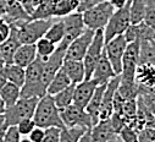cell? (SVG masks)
Instances as JSON below:
<instances>
[{
    "label": "cell",
    "mask_w": 155,
    "mask_h": 142,
    "mask_svg": "<svg viewBox=\"0 0 155 142\" xmlns=\"http://www.w3.org/2000/svg\"><path fill=\"white\" fill-rule=\"evenodd\" d=\"M4 74L8 80V82L15 83L18 87H22L25 83V77H26V70L25 67H21L14 63L11 64H5L4 66Z\"/></svg>",
    "instance_id": "d4e9b609"
},
{
    "label": "cell",
    "mask_w": 155,
    "mask_h": 142,
    "mask_svg": "<svg viewBox=\"0 0 155 142\" xmlns=\"http://www.w3.org/2000/svg\"><path fill=\"white\" fill-rule=\"evenodd\" d=\"M25 83L21 87V97H37L41 98L47 94V85L43 76V60L35 58L26 69Z\"/></svg>",
    "instance_id": "6da1fadb"
},
{
    "label": "cell",
    "mask_w": 155,
    "mask_h": 142,
    "mask_svg": "<svg viewBox=\"0 0 155 142\" xmlns=\"http://www.w3.org/2000/svg\"><path fill=\"white\" fill-rule=\"evenodd\" d=\"M9 125L6 123V119H5V115L2 114L0 115V142H3V138L6 134V130H8Z\"/></svg>",
    "instance_id": "60d3db41"
},
{
    "label": "cell",
    "mask_w": 155,
    "mask_h": 142,
    "mask_svg": "<svg viewBox=\"0 0 155 142\" xmlns=\"http://www.w3.org/2000/svg\"><path fill=\"white\" fill-rule=\"evenodd\" d=\"M89 130L81 126H72V127H62L60 130V142H78L83 134Z\"/></svg>",
    "instance_id": "4dcf8cb0"
},
{
    "label": "cell",
    "mask_w": 155,
    "mask_h": 142,
    "mask_svg": "<svg viewBox=\"0 0 155 142\" xmlns=\"http://www.w3.org/2000/svg\"><path fill=\"white\" fill-rule=\"evenodd\" d=\"M107 2L112 5V8H114L115 10H117V9L124 8V6L127 4L128 0H107Z\"/></svg>",
    "instance_id": "b9f144b4"
},
{
    "label": "cell",
    "mask_w": 155,
    "mask_h": 142,
    "mask_svg": "<svg viewBox=\"0 0 155 142\" xmlns=\"http://www.w3.org/2000/svg\"><path fill=\"white\" fill-rule=\"evenodd\" d=\"M104 47H105L104 31L98 29L94 32L92 43H91L84 58L82 59V63L84 66V80H89L92 77L93 70H94L101 53L104 52Z\"/></svg>",
    "instance_id": "ba28073f"
},
{
    "label": "cell",
    "mask_w": 155,
    "mask_h": 142,
    "mask_svg": "<svg viewBox=\"0 0 155 142\" xmlns=\"http://www.w3.org/2000/svg\"><path fill=\"white\" fill-rule=\"evenodd\" d=\"M5 109H6V106H5V103L3 102L2 97H0V115L4 114L5 113Z\"/></svg>",
    "instance_id": "bcb514c9"
},
{
    "label": "cell",
    "mask_w": 155,
    "mask_h": 142,
    "mask_svg": "<svg viewBox=\"0 0 155 142\" xmlns=\"http://www.w3.org/2000/svg\"><path fill=\"white\" fill-rule=\"evenodd\" d=\"M115 9L107 0H101L97 5L92 6L91 9L82 12L83 22L86 25V28L92 31L104 29L107 25L111 15L114 14Z\"/></svg>",
    "instance_id": "5b68a950"
},
{
    "label": "cell",
    "mask_w": 155,
    "mask_h": 142,
    "mask_svg": "<svg viewBox=\"0 0 155 142\" xmlns=\"http://www.w3.org/2000/svg\"><path fill=\"white\" fill-rule=\"evenodd\" d=\"M78 142H94V141H93V138H92V136H91L89 130H87V131L83 134V136L80 138V141H78Z\"/></svg>",
    "instance_id": "7bdbcfd3"
},
{
    "label": "cell",
    "mask_w": 155,
    "mask_h": 142,
    "mask_svg": "<svg viewBox=\"0 0 155 142\" xmlns=\"http://www.w3.org/2000/svg\"><path fill=\"white\" fill-rule=\"evenodd\" d=\"M70 85H72V82L70 81L68 76L66 75L65 70L61 69L58 71V73L54 75V77L51 79V81L49 82L48 87H47V94H50V96H54L55 93L65 90L66 87H68Z\"/></svg>",
    "instance_id": "484cf974"
},
{
    "label": "cell",
    "mask_w": 155,
    "mask_h": 142,
    "mask_svg": "<svg viewBox=\"0 0 155 142\" xmlns=\"http://www.w3.org/2000/svg\"><path fill=\"white\" fill-rule=\"evenodd\" d=\"M10 32H11L10 23L4 17H0V44L8 39V37L10 36Z\"/></svg>",
    "instance_id": "74e56055"
},
{
    "label": "cell",
    "mask_w": 155,
    "mask_h": 142,
    "mask_svg": "<svg viewBox=\"0 0 155 142\" xmlns=\"http://www.w3.org/2000/svg\"><path fill=\"white\" fill-rule=\"evenodd\" d=\"M150 3H151L154 6H155V0H150Z\"/></svg>",
    "instance_id": "f907efd6"
},
{
    "label": "cell",
    "mask_w": 155,
    "mask_h": 142,
    "mask_svg": "<svg viewBox=\"0 0 155 142\" xmlns=\"http://www.w3.org/2000/svg\"><path fill=\"white\" fill-rule=\"evenodd\" d=\"M73 93H74V85H70L68 87H66L65 90L55 93L53 97L55 105L59 108V110L66 108V106L71 105L73 103Z\"/></svg>",
    "instance_id": "f1b7e54d"
},
{
    "label": "cell",
    "mask_w": 155,
    "mask_h": 142,
    "mask_svg": "<svg viewBox=\"0 0 155 142\" xmlns=\"http://www.w3.org/2000/svg\"><path fill=\"white\" fill-rule=\"evenodd\" d=\"M77 0H41L34 9L31 19H54L64 17L77 11Z\"/></svg>",
    "instance_id": "277c9868"
},
{
    "label": "cell",
    "mask_w": 155,
    "mask_h": 142,
    "mask_svg": "<svg viewBox=\"0 0 155 142\" xmlns=\"http://www.w3.org/2000/svg\"><path fill=\"white\" fill-rule=\"evenodd\" d=\"M138 142H155V126H147L138 132Z\"/></svg>",
    "instance_id": "836d02e7"
},
{
    "label": "cell",
    "mask_w": 155,
    "mask_h": 142,
    "mask_svg": "<svg viewBox=\"0 0 155 142\" xmlns=\"http://www.w3.org/2000/svg\"><path fill=\"white\" fill-rule=\"evenodd\" d=\"M33 121L35 126H39L43 129L48 127H65L61 117L60 110L55 105L54 99L50 94H45L38 99L35 110L33 114Z\"/></svg>",
    "instance_id": "7a4b0ae2"
},
{
    "label": "cell",
    "mask_w": 155,
    "mask_h": 142,
    "mask_svg": "<svg viewBox=\"0 0 155 142\" xmlns=\"http://www.w3.org/2000/svg\"><path fill=\"white\" fill-rule=\"evenodd\" d=\"M66 49L67 46L60 43L56 46L55 52L47 59L43 61V76H44V82L48 87L49 82L51 81V79L54 77V75L61 69L64 60H65V54H66Z\"/></svg>",
    "instance_id": "5bb4252c"
},
{
    "label": "cell",
    "mask_w": 155,
    "mask_h": 142,
    "mask_svg": "<svg viewBox=\"0 0 155 142\" xmlns=\"http://www.w3.org/2000/svg\"><path fill=\"white\" fill-rule=\"evenodd\" d=\"M35 52L37 56L41 58L43 61L47 60L56 49V44H54L51 41H49L47 37H42L41 39H38L35 43Z\"/></svg>",
    "instance_id": "1f68e13d"
},
{
    "label": "cell",
    "mask_w": 155,
    "mask_h": 142,
    "mask_svg": "<svg viewBox=\"0 0 155 142\" xmlns=\"http://www.w3.org/2000/svg\"><path fill=\"white\" fill-rule=\"evenodd\" d=\"M120 82V75H116L112 77L105 87L103 99H101V105H100V110H99V120L101 119H107L112 115L114 113V97L115 93L117 91Z\"/></svg>",
    "instance_id": "9a60e30c"
},
{
    "label": "cell",
    "mask_w": 155,
    "mask_h": 142,
    "mask_svg": "<svg viewBox=\"0 0 155 142\" xmlns=\"http://www.w3.org/2000/svg\"><path fill=\"white\" fill-rule=\"evenodd\" d=\"M20 142H33V141H31V140H29L28 137H21Z\"/></svg>",
    "instance_id": "c3c4849f"
},
{
    "label": "cell",
    "mask_w": 155,
    "mask_h": 142,
    "mask_svg": "<svg viewBox=\"0 0 155 142\" xmlns=\"http://www.w3.org/2000/svg\"><path fill=\"white\" fill-rule=\"evenodd\" d=\"M115 142H124V141H121V140H120V138L117 137V138H116V140H115Z\"/></svg>",
    "instance_id": "681fc988"
},
{
    "label": "cell",
    "mask_w": 155,
    "mask_h": 142,
    "mask_svg": "<svg viewBox=\"0 0 155 142\" xmlns=\"http://www.w3.org/2000/svg\"><path fill=\"white\" fill-rule=\"evenodd\" d=\"M4 19L9 23H14L27 21L31 19V16L27 14V11L18 0H6V14Z\"/></svg>",
    "instance_id": "ffe728a7"
},
{
    "label": "cell",
    "mask_w": 155,
    "mask_h": 142,
    "mask_svg": "<svg viewBox=\"0 0 155 142\" xmlns=\"http://www.w3.org/2000/svg\"><path fill=\"white\" fill-rule=\"evenodd\" d=\"M148 9V0H130L131 25H137L144 21Z\"/></svg>",
    "instance_id": "4316f807"
},
{
    "label": "cell",
    "mask_w": 155,
    "mask_h": 142,
    "mask_svg": "<svg viewBox=\"0 0 155 142\" xmlns=\"http://www.w3.org/2000/svg\"><path fill=\"white\" fill-rule=\"evenodd\" d=\"M4 66H5V61H4L3 56H2V54H0V71L4 69Z\"/></svg>",
    "instance_id": "7dc6e473"
},
{
    "label": "cell",
    "mask_w": 155,
    "mask_h": 142,
    "mask_svg": "<svg viewBox=\"0 0 155 142\" xmlns=\"http://www.w3.org/2000/svg\"><path fill=\"white\" fill-rule=\"evenodd\" d=\"M134 81L138 86L155 88V64L140 63L136 70Z\"/></svg>",
    "instance_id": "d6986e66"
},
{
    "label": "cell",
    "mask_w": 155,
    "mask_h": 142,
    "mask_svg": "<svg viewBox=\"0 0 155 142\" xmlns=\"http://www.w3.org/2000/svg\"><path fill=\"white\" fill-rule=\"evenodd\" d=\"M20 46H21V42L18 39V36H17L16 31L11 27V32H10V36L8 37V39L0 44V54H2L5 64L12 63L14 54Z\"/></svg>",
    "instance_id": "603a6c76"
},
{
    "label": "cell",
    "mask_w": 155,
    "mask_h": 142,
    "mask_svg": "<svg viewBox=\"0 0 155 142\" xmlns=\"http://www.w3.org/2000/svg\"><path fill=\"white\" fill-rule=\"evenodd\" d=\"M6 14V0H0V17H4Z\"/></svg>",
    "instance_id": "ee69618b"
},
{
    "label": "cell",
    "mask_w": 155,
    "mask_h": 142,
    "mask_svg": "<svg viewBox=\"0 0 155 142\" xmlns=\"http://www.w3.org/2000/svg\"><path fill=\"white\" fill-rule=\"evenodd\" d=\"M78 2V6H77V12H84L86 10L91 9L92 6L97 5L101 0H77Z\"/></svg>",
    "instance_id": "ab89813d"
},
{
    "label": "cell",
    "mask_w": 155,
    "mask_h": 142,
    "mask_svg": "<svg viewBox=\"0 0 155 142\" xmlns=\"http://www.w3.org/2000/svg\"><path fill=\"white\" fill-rule=\"evenodd\" d=\"M0 97H2L3 102L5 103L6 108L11 106L21 98V87L16 86L15 83L6 82L3 86V88L0 90Z\"/></svg>",
    "instance_id": "83f0119b"
},
{
    "label": "cell",
    "mask_w": 155,
    "mask_h": 142,
    "mask_svg": "<svg viewBox=\"0 0 155 142\" xmlns=\"http://www.w3.org/2000/svg\"><path fill=\"white\" fill-rule=\"evenodd\" d=\"M138 65H139V39L127 43V47L122 56V69L120 74V80L133 82Z\"/></svg>",
    "instance_id": "9c48e42d"
},
{
    "label": "cell",
    "mask_w": 155,
    "mask_h": 142,
    "mask_svg": "<svg viewBox=\"0 0 155 142\" xmlns=\"http://www.w3.org/2000/svg\"><path fill=\"white\" fill-rule=\"evenodd\" d=\"M98 83L93 80H83L82 82L74 85V93H73V104L77 106L86 109V106L88 105Z\"/></svg>",
    "instance_id": "e0dca14e"
},
{
    "label": "cell",
    "mask_w": 155,
    "mask_h": 142,
    "mask_svg": "<svg viewBox=\"0 0 155 142\" xmlns=\"http://www.w3.org/2000/svg\"><path fill=\"white\" fill-rule=\"evenodd\" d=\"M6 82H8V80H6V77H5L4 70H2V71H0V90L3 88V86H4Z\"/></svg>",
    "instance_id": "f6af8a7d"
},
{
    "label": "cell",
    "mask_w": 155,
    "mask_h": 142,
    "mask_svg": "<svg viewBox=\"0 0 155 142\" xmlns=\"http://www.w3.org/2000/svg\"><path fill=\"white\" fill-rule=\"evenodd\" d=\"M95 31L88 29L86 28V31L78 36L76 39H73L66 49V54H65V59H70V60H82L92 43L93 36H94Z\"/></svg>",
    "instance_id": "4fadbf2b"
},
{
    "label": "cell",
    "mask_w": 155,
    "mask_h": 142,
    "mask_svg": "<svg viewBox=\"0 0 155 142\" xmlns=\"http://www.w3.org/2000/svg\"><path fill=\"white\" fill-rule=\"evenodd\" d=\"M60 127L45 129V135L42 142H60Z\"/></svg>",
    "instance_id": "d590c367"
},
{
    "label": "cell",
    "mask_w": 155,
    "mask_h": 142,
    "mask_svg": "<svg viewBox=\"0 0 155 142\" xmlns=\"http://www.w3.org/2000/svg\"><path fill=\"white\" fill-rule=\"evenodd\" d=\"M34 126H35V124H34L32 118L31 119H25V120L20 121L16 125V127H17V130H18V132L22 137H27L31 134V131L34 129Z\"/></svg>",
    "instance_id": "e575fe53"
},
{
    "label": "cell",
    "mask_w": 155,
    "mask_h": 142,
    "mask_svg": "<svg viewBox=\"0 0 155 142\" xmlns=\"http://www.w3.org/2000/svg\"><path fill=\"white\" fill-rule=\"evenodd\" d=\"M91 136L94 142H115L117 132L114 129L110 118L101 119L89 129Z\"/></svg>",
    "instance_id": "2e32d148"
},
{
    "label": "cell",
    "mask_w": 155,
    "mask_h": 142,
    "mask_svg": "<svg viewBox=\"0 0 155 142\" xmlns=\"http://www.w3.org/2000/svg\"><path fill=\"white\" fill-rule=\"evenodd\" d=\"M117 137L124 142H138V132L128 124L120 130Z\"/></svg>",
    "instance_id": "d6a6232c"
},
{
    "label": "cell",
    "mask_w": 155,
    "mask_h": 142,
    "mask_svg": "<svg viewBox=\"0 0 155 142\" xmlns=\"http://www.w3.org/2000/svg\"><path fill=\"white\" fill-rule=\"evenodd\" d=\"M45 135V129L39 127V126H34V129L31 131V134L27 136L31 141L33 142H42Z\"/></svg>",
    "instance_id": "f35d334b"
},
{
    "label": "cell",
    "mask_w": 155,
    "mask_h": 142,
    "mask_svg": "<svg viewBox=\"0 0 155 142\" xmlns=\"http://www.w3.org/2000/svg\"><path fill=\"white\" fill-rule=\"evenodd\" d=\"M21 137L22 136L20 135L16 126H9L6 130V134L3 138V142H20Z\"/></svg>",
    "instance_id": "8d00e7d4"
},
{
    "label": "cell",
    "mask_w": 155,
    "mask_h": 142,
    "mask_svg": "<svg viewBox=\"0 0 155 142\" xmlns=\"http://www.w3.org/2000/svg\"><path fill=\"white\" fill-rule=\"evenodd\" d=\"M127 47V42L124 34L116 36L112 39L105 43L104 52L115 71L116 75L121 74V69H122V56L125 53V49Z\"/></svg>",
    "instance_id": "30bf717a"
},
{
    "label": "cell",
    "mask_w": 155,
    "mask_h": 142,
    "mask_svg": "<svg viewBox=\"0 0 155 142\" xmlns=\"http://www.w3.org/2000/svg\"><path fill=\"white\" fill-rule=\"evenodd\" d=\"M35 58H37V52L34 44H21L14 54L12 63L26 69Z\"/></svg>",
    "instance_id": "7402d4cb"
},
{
    "label": "cell",
    "mask_w": 155,
    "mask_h": 142,
    "mask_svg": "<svg viewBox=\"0 0 155 142\" xmlns=\"http://www.w3.org/2000/svg\"><path fill=\"white\" fill-rule=\"evenodd\" d=\"M105 87H106V83L98 85L95 91H94V93H93V96H92V98H91V100H89V103H88V105L86 106V110L89 114L93 125L99 121V110H100L101 99H103V94H104Z\"/></svg>",
    "instance_id": "cb8c5ba5"
},
{
    "label": "cell",
    "mask_w": 155,
    "mask_h": 142,
    "mask_svg": "<svg viewBox=\"0 0 155 142\" xmlns=\"http://www.w3.org/2000/svg\"><path fill=\"white\" fill-rule=\"evenodd\" d=\"M60 117L66 127L81 126V127L91 129L93 126L92 119L87 113V110L81 108V106H77L73 103L60 110Z\"/></svg>",
    "instance_id": "8fae6325"
},
{
    "label": "cell",
    "mask_w": 155,
    "mask_h": 142,
    "mask_svg": "<svg viewBox=\"0 0 155 142\" xmlns=\"http://www.w3.org/2000/svg\"><path fill=\"white\" fill-rule=\"evenodd\" d=\"M53 21V19H29L27 21L10 23V26L16 31L21 44H34L45 36Z\"/></svg>",
    "instance_id": "3957f363"
},
{
    "label": "cell",
    "mask_w": 155,
    "mask_h": 142,
    "mask_svg": "<svg viewBox=\"0 0 155 142\" xmlns=\"http://www.w3.org/2000/svg\"><path fill=\"white\" fill-rule=\"evenodd\" d=\"M130 25H131V17H130V0H128L124 8L114 11L107 25L103 29L105 43L112 39L114 37H116V36L124 34Z\"/></svg>",
    "instance_id": "52a82bcc"
},
{
    "label": "cell",
    "mask_w": 155,
    "mask_h": 142,
    "mask_svg": "<svg viewBox=\"0 0 155 142\" xmlns=\"http://www.w3.org/2000/svg\"><path fill=\"white\" fill-rule=\"evenodd\" d=\"M116 74L115 71L105 54V52L101 53L94 70H93V74H92V77L98 85H103V83H107L112 77H115Z\"/></svg>",
    "instance_id": "ac0fdd59"
},
{
    "label": "cell",
    "mask_w": 155,
    "mask_h": 142,
    "mask_svg": "<svg viewBox=\"0 0 155 142\" xmlns=\"http://www.w3.org/2000/svg\"><path fill=\"white\" fill-rule=\"evenodd\" d=\"M38 99L39 98H37V97H28V98L21 97L14 105L8 106L4 113L8 125L16 126L20 121L33 118Z\"/></svg>",
    "instance_id": "8992f818"
},
{
    "label": "cell",
    "mask_w": 155,
    "mask_h": 142,
    "mask_svg": "<svg viewBox=\"0 0 155 142\" xmlns=\"http://www.w3.org/2000/svg\"><path fill=\"white\" fill-rule=\"evenodd\" d=\"M62 69L73 85H77L84 80V66L82 60H70L65 59Z\"/></svg>",
    "instance_id": "44dd1931"
},
{
    "label": "cell",
    "mask_w": 155,
    "mask_h": 142,
    "mask_svg": "<svg viewBox=\"0 0 155 142\" xmlns=\"http://www.w3.org/2000/svg\"><path fill=\"white\" fill-rule=\"evenodd\" d=\"M64 36H65V25L61 17L58 21H53V23L48 28L44 37H47L49 41H51L54 44L58 46L64 39Z\"/></svg>",
    "instance_id": "f546056e"
},
{
    "label": "cell",
    "mask_w": 155,
    "mask_h": 142,
    "mask_svg": "<svg viewBox=\"0 0 155 142\" xmlns=\"http://www.w3.org/2000/svg\"><path fill=\"white\" fill-rule=\"evenodd\" d=\"M62 21L65 25V36H64V39L60 43L68 46L73 39H76L78 36H81L86 31V25L83 22L82 14L77 11L64 16Z\"/></svg>",
    "instance_id": "7c38bea8"
}]
</instances>
